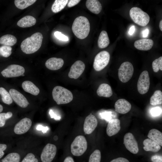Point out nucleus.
Wrapping results in <instances>:
<instances>
[{"mask_svg":"<svg viewBox=\"0 0 162 162\" xmlns=\"http://www.w3.org/2000/svg\"><path fill=\"white\" fill-rule=\"evenodd\" d=\"M120 129V120L117 118L112 119L108 123L106 132L109 136H111L117 134Z\"/></svg>","mask_w":162,"mask_h":162,"instance_id":"nucleus-17","label":"nucleus"},{"mask_svg":"<svg viewBox=\"0 0 162 162\" xmlns=\"http://www.w3.org/2000/svg\"><path fill=\"white\" fill-rule=\"evenodd\" d=\"M152 67L154 72H158L159 70H162V57L155 59L152 63Z\"/></svg>","mask_w":162,"mask_h":162,"instance_id":"nucleus-35","label":"nucleus"},{"mask_svg":"<svg viewBox=\"0 0 162 162\" xmlns=\"http://www.w3.org/2000/svg\"><path fill=\"white\" fill-rule=\"evenodd\" d=\"M129 14L133 21L140 26H146L149 21L148 15L138 7L132 8L130 10Z\"/></svg>","mask_w":162,"mask_h":162,"instance_id":"nucleus-4","label":"nucleus"},{"mask_svg":"<svg viewBox=\"0 0 162 162\" xmlns=\"http://www.w3.org/2000/svg\"><path fill=\"white\" fill-rule=\"evenodd\" d=\"M97 93L100 97L109 98L112 95V91L109 85L106 83H102L98 88Z\"/></svg>","mask_w":162,"mask_h":162,"instance_id":"nucleus-22","label":"nucleus"},{"mask_svg":"<svg viewBox=\"0 0 162 162\" xmlns=\"http://www.w3.org/2000/svg\"><path fill=\"white\" fill-rule=\"evenodd\" d=\"M3 110V107L2 105L0 104V113Z\"/></svg>","mask_w":162,"mask_h":162,"instance_id":"nucleus-51","label":"nucleus"},{"mask_svg":"<svg viewBox=\"0 0 162 162\" xmlns=\"http://www.w3.org/2000/svg\"><path fill=\"white\" fill-rule=\"evenodd\" d=\"M123 143L130 152L136 154L139 151L138 144L134 135L130 133H126L124 138Z\"/></svg>","mask_w":162,"mask_h":162,"instance_id":"nucleus-11","label":"nucleus"},{"mask_svg":"<svg viewBox=\"0 0 162 162\" xmlns=\"http://www.w3.org/2000/svg\"><path fill=\"white\" fill-rule=\"evenodd\" d=\"M134 72V67L130 62H124L118 69V75L119 80L123 83L128 82L132 77Z\"/></svg>","mask_w":162,"mask_h":162,"instance_id":"nucleus-6","label":"nucleus"},{"mask_svg":"<svg viewBox=\"0 0 162 162\" xmlns=\"http://www.w3.org/2000/svg\"><path fill=\"white\" fill-rule=\"evenodd\" d=\"M80 1V0H70L68 1V6L69 7H72L78 4Z\"/></svg>","mask_w":162,"mask_h":162,"instance_id":"nucleus-42","label":"nucleus"},{"mask_svg":"<svg viewBox=\"0 0 162 162\" xmlns=\"http://www.w3.org/2000/svg\"><path fill=\"white\" fill-rule=\"evenodd\" d=\"M151 160L153 162H162V156L159 155H154L152 156Z\"/></svg>","mask_w":162,"mask_h":162,"instance_id":"nucleus-40","label":"nucleus"},{"mask_svg":"<svg viewBox=\"0 0 162 162\" xmlns=\"http://www.w3.org/2000/svg\"><path fill=\"white\" fill-rule=\"evenodd\" d=\"M43 38V36L40 32L34 33L22 42L20 45L22 51L26 54L36 52L40 48Z\"/></svg>","mask_w":162,"mask_h":162,"instance_id":"nucleus-1","label":"nucleus"},{"mask_svg":"<svg viewBox=\"0 0 162 162\" xmlns=\"http://www.w3.org/2000/svg\"><path fill=\"white\" fill-rule=\"evenodd\" d=\"M24 75H25L24 74H23L22 75V76H24Z\"/></svg>","mask_w":162,"mask_h":162,"instance_id":"nucleus-52","label":"nucleus"},{"mask_svg":"<svg viewBox=\"0 0 162 162\" xmlns=\"http://www.w3.org/2000/svg\"><path fill=\"white\" fill-rule=\"evenodd\" d=\"M20 156L17 153H11L8 154L2 160V162H20Z\"/></svg>","mask_w":162,"mask_h":162,"instance_id":"nucleus-32","label":"nucleus"},{"mask_svg":"<svg viewBox=\"0 0 162 162\" xmlns=\"http://www.w3.org/2000/svg\"><path fill=\"white\" fill-rule=\"evenodd\" d=\"M57 148L54 144L48 143L44 147L41 153L40 158L42 162H51L56 153Z\"/></svg>","mask_w":162,"mask_h":162,"instance_id":"nucleus-10","label":"nucleus"},{"mask_svg":"<svg viewBox=\"0 0 162 162\" xmlns=\"http://www.w3.org/2000/svg\"><path fill=\"white\" fill-rule=\"evenodd\" d=\"M110 43V40L106 31H102L99 36L98 44L99 48H104L107 47Z\"/></svg>","mask_w":162,"mask_h":162,"instance_id":"nucleus-26","label":"nucleus"},{"mask_svg":"<svg viewBox=\"0 0 162 162\" xmlns=\"http://www.w3.org/2000/svg\"><path fill=\"white\" fill-rule=\"evenodd\" d=\"M68 2V0H55L52 6V11L54 13L58 12L64 8Z\"/></svg>","mask_w":162,"mask_h":162,"instance_id":"nucleus-28","label":"nucleus"},{"mask_svg":"<svg viewBox=\"0 0 162 162\" xmlns=\"http://www.w3.org/2000/svg\"><path fill=\"white\" fill-rule=\"evenodd\" d=\"M22 88L25 92L32 95H37L40 92L39 88L30 81H24L22 83Z\"/></svg>","mask_w":162,"mask_h":162,"instance_id":"nucleus-23","label":"nucleus"},{"mask_svg":"<svg viewBox=\"0 0 162 162\" xmlns=\"http://www.w3.org/2000/svg\"><path fill=\"white\" fill-rule=\"evenodd\" d=\"M52 94L53 99L58 105L68 103L73 98V95L70 90L60 86L55 87Z\"/></svg>","mask_w":162,"mask_h":162,"instance_id":"nucleus-3","label":"nucleus"},{"mask_svg":"<svg viewBox=\"0 0 162 162\" xmlns=\"http://www.w3.org/2000/svg\"><path fill=\"white\" fill-rule=\"evenodd\" d=\"M110 58L109 52L106 51L99 52L95 56L93 63V68L97 71L104 69L108 64Z\"/></svg>","mask_w":162,"mask_h":162,"instance_id":"nucleus-7","label":"nucleus"},{"mask_svg":"<svg viewBox=\"0 0 162 162\" xmlns=\"http://www.w3.org/2000/svg\"><path fill=\"white\" fill-rule=\"evenodd\" d=\"M10 46L3 45L0 47V55L4 57H8L12 53Z\"/></svg>","mask_w":162,"mask_h":162,"instance_id":"nucleus-34","label":"nucleus"},{"mask_svg":"<svg viewBox=\"0 0 162 162\" xmlns=\"http://www.w3.org/2000/svg\"><path fill=\"white\" fill-rule=\"evenodd\" d=\"M64 64V61L62 58L52 57L49 58L46 61L45 65L49 69L55 70L61 68Z\"/></svg>","mask_w":162,"mask_h":162,"instance_id":"nucleus-18","label":"nucleus"},{"mask_svg":"<svg viewBox=\"0 0 162 162\" xmlns=\"http://www.w3.org/2000/svg\"><path fill=\"white\" fill-rule=\"evenodd\" d=\"M148 137L162 146V133L159 130L155 129H151L148 132Z\"/></svg>","mask_w":162,"mask_h":162,"instance_id":"nucleus-25","label":"nucleus"},{"mask_svg":"<svg viewBox=\"0 0 162 162\" xmlns=\"http://www.w3.org/2000/svg\"><path fill=\"white\" fill-rule=\"evenodd\" d=\"M54 34L55 37L60 40L67 41L69 40L68 37L62 34L59 32L56 31L55 32Z\"/></svg>","mask_w":162,"mask_h":162,"instance_id":"nucleus-37","label":"nucleus"},{"mask_svg":"<svg viewBox=\"0 0 162 162\" xmlns=\"http://www.w3.org/2000/svg\"><path fill=\"white\" fill-rule=\"evenodd\" d=\"M9 93L14 101L20 107L26 108L29 104L26 98L17 90L12 88Z\"/></svg>","mask_w":162,"mask_h":162,"instance_id":"nucleus-15","label":"nucleus"},{"mask_svg":"<svg viewBox=\"0 0 162 162\" xmlns=\"http://www.w3.org/2000/svg\"><path fill=\"white\" fill-rule=\"evenodd\" d=\"M135 30V26L134 25L132 26L129 28L128 33L129 35H131L134 32Z\"/></svg>","mask_w":162,"mask_h":162,"instance_id":"nucleus-46","label":"nucleus"},{"mask_svg":"<svg viewBox=\"0 0 162 162\" xmlns=\"http://www.w3.org/2000/svg\"><path fill=\"white\" fill-rule=\"evenodd\" d=\"M154 44L153 40L151 39H144L136 40L134 43V47L137 49L147 51L151 49Z\"/></svg>","mask_w":162,"mask_h":162,"instance_id":"nucleus-19","label":"nucleus"},{"mask_svg":"<svg viewBox=\"0 0 162 162\" xmlns=\"http://www.w3.org/2000/svg\"><path fill=\"white\" fill-rule=\"evenodd\" d=\"M17 39L11 34L4 35L0 38V44L9 46H13L17 42Z\"/></svg>","mask_w":162,"mask_h":162,"instance_id":"nucleus-27","label":"nucleus"},{"mask_svg":"<svg viewBox=\"0 0 162 162\" xmlns=\"http://www.w3.org/2000/svg\"><path fill=\"white\" fill-rule=\"evenodd\" d=\"M36 1V0H15L14 4L17 8L23 10L32 5Z\"/></svg>","mask_w":162,"mask_h":162,"instance_id":"nucleus-30","label":"nucleus"},{"mask_svg":"<svg viewBox=\"0 0 162 162\" xmlns=\"http://www.w3.org/2000/svg\"><path fill=\"white\" fill-rule=\"evenodd\" d=\"M143 144L144 146L143 148L146 151L157 152L161 148L159 145L149 138L145 140L143 142Z\"/></svg>","mask_w":162,"mask_h":162,"instance_id":"nucleus-21","label":"nucleus"},{"mask_svg":"<svg viewBox=\"0 0 162 162\" xmlns=\"http://www.w3.org/2000/svg\"><path fill=\"white\" fill-rule=\"evenodd\" d=\"M37 130H41L43 131V132H46V131L48 130L47 127H44L43 126H42L39 125H38L36 128Z\"/></svg>","mask_w":162,"mask_h":162,"instance_id":"nucleus-45","label":"nucleus"},{"mask_svg":"<svg viewBox=\"0 0 162 162\" xmlns=\"http://www.w3.org/2000/svg\"><path fill=\"white\" fill-rule=\"evenodd\" d=\"M21 162H38V160L33 153H29L24 158Z\"/></svg>","mask_w":162,"mask_h":162,"instance_id":"nucleus-36","label":"nucleus"},{"mask_svg":"<svg viewBox=\"0 0 162 162\" xmlns=\"http://www.w3.org/2000/svg\"><path fill=\"white\" fill-rule=\"evenodd\" d=\"M131 108V104L124 99H118L115 104L116 111L120 114H125L128 112Z\"/></svg>","mask_w":162,"mask_h":162,"instance_id":"nucleus-16","label":"nucleus"},{"mask_svg":"<svg viewBox=\"0 0 162 162\" xmlns=\"http://www.w3.org/2000/svg\"><path fill=\"white\" fill-rule=\"evenodd\" d=\"M32 125L31 120L27 118H25L19 122L14 128V133L17 134H22L27 132Z\"/></svg>","mask_w":162,"mask_h":162,"instance_id":"nucleus-13","label":"nucleus"},{"mask_svg":"<svg viewBox=\"0 0 162 162\" xmlns=\"http://www.w3.org/2000/svg\"><path fill=\"white\" fill-rule=\"evenodd\" d=\"M7 148V145L5 144H0V159L4 154V151Z\"/></svg>","mask_w":162,"mask_h":162,"instance_id":"nucleus-41","label":"nucleus"},{"mask_svg":"<svg viewBox=\"0 0 162 162\" xmlns=\"http://www.w3.org/2000/svg\"><path fill=\"white\" fill-rule=\"evenodd\" d=\"M149 32L148 28H146L143 30L142 32V34L143 37L146 38L148 36Z\"/></svg>","mask_w":162,"mask_h":162,"instance_id":"nucleus-44","label":"nucleus"},{"mask_svg":"<svg viewBox=\"0 0 162 162\" xmlns=\"http://www.w3.org/2000/svg\"><path fill=\"white\" fill-rule=\"evenodd\" d=\"M98 124L96 117L90 113L86 117L84 121L83 130L85 133L88 134H91L97 127Z\"/></svg>","mask_w":162,"mask_h":162,"instance_id":"nucleus-14","label":"nucleus"},{"mask_svg":"<svg viewBox=\"0 0 162 162\" xmlns=\"http://www.w3.org/2000/svg\"><path fill=\"white\" fill-rule=\"evenodd\" d=\"M110 162H129V161L125 158L119 157L112 160Z\"/></svg>","mask_w":162,"mask_h":162,"instance_id":"nucleus-43","label":"nucleus"},{"mask_svg":"<svg viewBox=\"0 0 162 162\" xmlns=\"http://www.w3.org/2000/svg\"><path fill=\"white\" fill-rule=\"evenodd\" d=\"M161 110L160 108L157 107L153 108L151 110V114L154 116H158L159 115L161 112Z\"/></svg>","mask_w":162,"mask_h":162,"instance_id":"nucleus-38","label":"nucleus"},{"mask_svg":"<svg viewBox=\"0 0 162 162\" xmlns=\"http://www.w3.org/2000/svg\"><path fill=\"white\" fill-rule=\"evenodd\" d=\"M85 65L82 61H76L71 66L68 74L70 78L76 79L78 78L84 72Z\"/></svg>","mask_w":162,"mask_h":162,"instance_id":"nucleus-12","label":"nucleus"},{"mask_svg":"<svg viewBox=\"0 0 162 162\" xmlns=\"http://www.w3.org/2000/svg\"><path fill=\"white\" fill-rule=\"evenodd\" d=\"M87 148V142L85 137L82 135L76 136L71 145V151L74 156L82 155Z\"/></svg>","mask_w":162,"mask_h":162,"instance_id":"nucleus-5","label":"nucleus"},{"mask_svg":"<svg viewBox=\"0 0 162 162\" xmlns=\"http://www.w3.org/2000/svg\"><path fill=\"white\" fill-rule=\"evenodd\" d=\"M13 115L12 113L10 112H8L6 113V117L7 119H8L12 116Z\"/></svg>","mask_w":162,"mask_h":162,"instance_id":"nucleus-49","label":"nucleus"},{"mask_svg":"<svg viewBox=\"0 0 162 162\" xmlns=\"http://www.w3.org/2000/svg\"><path fill=\"white\" fill-rule=\"evenodd\" d=\"M25 71L22 66L16 64H11L1 72L2 75L5 77H17L22 76Z\"/></svg>","mask_w":162,"mask_h":162,"instance_id":"nucleus-8","label":"nucleus"},{"mask_svg":"<svg viewBox=\"0 0 162 162\" xmlns=\"http://www.w3.org/2000/svg\"><path fill=\"white\" fill-rule=\"evenodd\" d=\"M160 29L161 31H162V20H161L159 24Z\"/></svg>","mask_w":162,"mask_h":162,"instance_id":"nucleus-50","label":"nucleus"},{"mask_svg":"<svg viewBox=\"0 0 162 162\" xmlns=\"http://www.w3.org/2000/svg\"><path fill=\"white\" fill-rule=\"evenodd\" d=\"M0 94L4 103L9 105L12 103V98L10 94L4 88H0Z\"/></svg>","mask_w":162,"mask_h":162,"instance_id":"nucleus-31","label":"nucleus"},{"mask_svg":"<svg viewBox=\"0 0 162 162\" xmlns=\"http://www.w3.org/2000/svg\"><path fill=\"white\" fill-rule=\"evenodd\" d=\"M104 118L106 119H107L108 121H110L111 117V115L110 113H104L103 115Z\"/></svg>","mask_w":162,"mask_h":162,"instance_id":"nucleus-47","label":"nucleus"},{"mask_svg":"<svg viewBox=\"0 0 162 162\" xmlns=\"http://www.w3.org/2000/svg\"><path fill=\"white\" fill-rule=\"evenodd\" d=\"M150 104L153 106L161 104H162V92L160 90L155 91L151 97Z\"/></svg>","mask_w":162,"mask_h":162,"instance_id":"nucleus-29","label":"nucleus"},{"mask_svg":"<svg viewBox=\"0 0 162 162\" xmlns=\"http://www.w3.org/2000/svg\"><path fill=\"white\" fill-rule=\"evenodd\" d=\"M36 22V19L32 16H26L20 19L17 25L21 28L29 27L34 25Z\"/></svg>","mask_w":162,"mask_h":162,"instance_id":"nucleus-24","label":"nucleus"},{"mask_svg":"<svg viewBox=\"0 0 162 162\" xmlns=\"http://www.w3.org/2000/svg\"><path fill=\"white\" fill-rule=\"evenodd\" d=\"M86 4L88 9L95 14H99L102 10L101 4L98 0H87Z\"/></svg>","mask_w":162,"mask_h":162,"instance_id":"nucleus-20","label":"nucleus"},{"mask_svg":"<svg viewBox=\"0 0 162 162\" xmlns=\"http://www.w3.org/2000/svg\"><path fill=\"white\" fill-rule=\"evenodd\" d=\"M64 162H74L73 159L70 156L67 157L64 159Z\"/></svg>","mask_w":162,"mask_h":162,"instance_id":"nucleus-48","label":"nucleus"},{"mask_svg":"<svg viewBox=\"0 0 162 162\" xmlns=\"http://www.w3.org/2000/svg\"><path fill=\"white\" fill-rule=\"evenodd\" d=\"M101 153L98 149H96L90 156L88 162H100Z\"/></svg>","mask_w":162,"mask_h":162,"instance_id":"nucleus-33","label":"nucleus"},{"mask_svg":"<svg viewBox=\"0 0 162 162\" xmlns=\"http://www.w3.org/2000/svg\"><path fill=\"white\" fill-rule=\"evenodd\" d=\"M6 113H0V127H2L4 126L5 121L7 119L6 116Z\"/></svg>","mask_w":162,"mask_h":162,"instance_id":"nucleus-39","label":"nucleus"},{"mask_svg":"<svg viewBox=\"0 0 162 162\" xmlns=\"http://www.w3.org/2000/svg\"><path fill=\"white\" fill-rule=\"evenodd\" d=\"M150 82L149 74L147 70H144L140 74L137 83V88L138 92L143 94L148 91Z\"/></svg>","mask_w":162,"mask_h":162,"instance_id":"nucleus-9","label":"nucleus"},{"mask_svg":"<svg viewBox=\"0 0 162 162\" xmlns=\"http://www.w3.org/2000/svg\"><path fill=\"white\" fill-rule=\"evenodd\" d=\"M89 20L86 17L80 16L74 20L72 30L75 36L80 39H83L88 35L90 31Z\"/></svg>","mask_w":162,"mask_h":162,"instance_id":"nucleus-2","label":"nucleus"}]
</instances>
